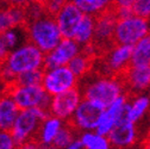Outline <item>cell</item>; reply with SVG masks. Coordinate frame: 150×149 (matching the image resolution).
<instances>
[{
	"instance_id": "e575fe53",
	"label": "cell",
	"mask_w": 150,
	"mask_h": 149,
	"mask_svg": "<svg viewBox=\"0 0 150 149\" xmlns=\"http://www.w3.org/2000/svg\"><path fill=\"white\" fill-rule=\"evenodd\" d=\"M135 3V0H113V9L120 10V9H129L131 10Z\"/></svg>"
},
{
	"instance_id": "60d3db41",
	"label": "cell",
	"mask_w": 150,
	"mask_h": 149,
	"mask_svg": "<svg viewBox=\"0 0 150 149\" xmlns=\"http://www.w3.org/2000/svg\"><path fill=\"white\" fill-rule=\"evenodd\" d=\"M146 92H148V93H146V94H148V96H149V97H150V87H149V89H148V91H146Z\"/></svg>"
},
{
	"instance_id": "30bf717a",
	"label": "cell",
	"mask_w": 150,
	"mask_h": 149,
	"mask_svg": "<svg viewBox=\"0 0 150 149\" xmlns=\"http://www.w3.org/2000/svg\"><path fill=\"white\" fill-rule=\"evenodd\" d=\"M82 99L83 97L79 87L54 96L50 100L49 114L50 116L57 117L63 122H69Z\"/></svg>"
},
{
	"instance_id": "4fadbf2b",
	"label": "cell",
	"mask_w": 150,
	"mask_h": 149,
	"mask_svg": "<svg viewBox=\"0 0 150 149\" xmlns=\"http://www.w3.org/2000/svg\"><path fill=\"white\" fill-rule=\"evenodd\" d=\"M120 77L127 94L144 93L150 87V66L131 65Z\"/></svg>"
},
{
	"instance_id": "83f0119b",
	"label": "cell",
	"mask_w": 150,
	"mask_h": 149,
	"mask_svg": "<svg viewBox=\"0 0 150 149\" xmlns=\"http://www.w3.org/2000/svg\"><path fill=\"white\" fill-rule=\"evenodd\" d=\"M24 26L21 28H14L11 30H7L6 32L1 33L3 38L6 43V45L8 47L10 50H13L14 48L19 47L21 45V38H22V35H21V29H23Z\"/></svg>"
},
{
	"instance_id": "ffe728a7",
	"label": "cell",
	"mask_w": 150,
	"mask_h": 149,
	"mask_svg": "<svg viewBox=\"0 0 150 149\" xmlns=\"http://www.w3.org/2000/svg\"><path fill=\"white\" fill-rule=\"evenodd\" d=\"M63 126V121H61L57 117H54V116H48L40 126L38 130V134H37V140L41 142V144L43 147L45 145H50L54 143L56 136L60 133V130Z\"/></svg>"
},
{
	"instance_id": "3957f363",
	"label": "cell",
	"mask_w": 150,
	"mask_h": 149,
	"mask_svg": "<svg viewBox=\"0 0 150 149\" xmlns=\"http://www.w3.org/2000/svg\"><path fill=\"white\" fill-rule=\"evenodd\" d=\"M25 30L29 42L44 54L51 51L63 38L55 17L49 14H44L38 19L28 22L25 24Z\"/></svg>"
},
{
	"instance_id": "b9f144b4",
	"label": "cell",
	"mask_w": 150,
	"mask_h": 149,
	"mask_svg": "<svg viewBox=\"0 0 150 149\" xmlns=\"http://www.w3.org/2000/svg\"><path fill=\"white\" fill-rule=\"evenodd\" d=\"M0 1H10V0H0Z\"/></svg>"
},
{
	"instance_id": "5bb4252c",
	"label": "cell",
	"mask_w": 150,
	"mask_h": 149,
	"mask_svg": "<svg viewBox=\"0 0 150 149\" xmlns=\"http://www.w3.org/2000/svg\"><path fill=\"white\" fill-rule=\"evenodd\" d=\"M127 100H129V94L126 93V94L119 97L118 99H116L113 103L110 104L107 107H105L103 110L99 124L96 129L97 133L107 136L111 133V130L120 121L124 119Z\"/></svg>"
},
{
	"instance_id": "277c9868",
	"label": "cell",
	"mask_w": 150,
	"mask_h": 149,
	"mask_svg": "<svg viewBox=\"0 0 150 149\" xmlns=\"http://www.w3.org/2000/svg\"><path fill=\"white\" fill-rule=\"evenodd\" d=\"M132 47L115 43L104 54L98 56V73L103 75L120 77L131 66Z\"/></svg>"
},
{
	"instance_id": "4dcf8cb0",
	"label": "cell",
	"mask_w": 150,
	"mask_h": 149,
	"mask_svg": "<svg viewBox=\"0 0 150 149\" xmlns=\"http://www.w3.org/2000/svg\"><path fill=\"white\" fill-rule=\"evenodd\" d=\"M68 1L69 0H44L42 3H43L45 13L51 17H55Z\"/></svg>"
},
{
	"instance_id": "8992f818",
	"label": "cell",
	"mask_w": 150,
	"mask_h": 149,
	"mask_svg": "<svg viewBox=\"0 0 150 149\" xmlns=\"http://www.w3.org/2000/svg\"><path fill=\"white\" fill-rule=\"evenodd\" d=\"M5 92L12 97V99L21 110L41 107L49 111L51 96H49L45 92L42 85L21 86L11 84L6 86Z\"/></svg>"
},
{
	"instance_id": "484cf974",
	"label": "cell",
	"mask_w": 150,
	"mask_h": 149,
	"mask_svg": "<svg viewBox=\"0 0 150 149\" xmlns=\"http://www.w3.org/2000/svg\"><path fill=\"white\" fill-rule=\"evenodd\" d=\"M43 73L44 69H32L28 70L25 73H22L17 75L13 84L21 85V86H35V85H41L43 79Z\"/></svg>"
},
{
	"instance_id": "f1b7e54d",
	"label": "cell",
	"mask_w": 150,
	"mask_h": 149,
	"mask_svg": "<svg viewBox=\"0 0 150 149\" xmlns=\"http://www.w3.org/2000/svg\"><path fill=\"white\" fill-rule=\"evenodd\" d=\"M24 9H25V14H26V23L35 21V19H38L42 16L47 14L42 1H33L29 4L28 6H25Z\"/></svg>"
},
{
	"instance_id": "603a6c76",
	"label": "cell",
	"mask_w": 150,
	"mask_h": 149,
	"mask_svg": "<svg viewBox=\"0 0 150 149\" xmlns=\"http://www.w3.org/2000/svg\"><path fill=\"white\" fill-rule=\"evenodd\" d=\"M76 5L83 14L97 17L113 9V0H70Z\"/></svg>"
},
{
	"instance_id": "d590c367",
	"label": "cell",
	"mask_w": 150,
	"mask_h": 149,
	"mask_svg": "<svg viewBox=\"0 0 150 149\" xmlns=\"http://www.w3.org/2000/svg\"><path fill=\"white\" fill-rule=\"evenodd\" d=\"M37 1V0H10V5H14V6H21V7H25L29 4Z\"/></svg>"
},
{
	"instance_id": "9c48e42d",
	"label": "cell",
	"mask_w": 150,
	"mask_h": 149,
	"mask_svg": "<svg viewBox=\"0 0 150 149\" xmlns=\"http://www.w3.org/2000/svg\"><path fill=\"white\" fill-rule=\"evenodd\" d=\"M118 17L113 9H111L96 17L94 38L92 44L97 49L98 54H104L115 44V32Z\"/></svg>"
},
{
	"instance_id": "8d00e7d4",
	"label": "cell",
	"mask_w": 150,
	"mask_h": 149,
	"mask_svg": "<svg viewBox=\"0 0 150 149\" xmlns=\"http://www.w3.org/2000/svg\"><path fill=\"white\" fill-rule=\"evenodd\" d=\"M82 148H83V145H82L80 138H75V140H74L73 142H70L64 149H82Z\"/></svg>"
},
{
	"instance_id": "8fae6325",
	"label": "cell",
	"mask_w": 150,
	"mask_h": 149,
	"mask_svg": "<svg viewBox=\"0 0 150 149\" xmlns=\"http://www.w3.org/2000/svg\"><path fill=\"white\" fill-rule=\"evenodd\" d=\"M103 110L104 109L97 104L82 99L68 123L80 134L85 131H94L99 124Z\"/></svg>"
},
{
	"instance_id": "d4e9b609",
	"label": "cell",
	"mask_w": 150,
	"mask_h": 149,
	"mask_svg": "<svg viewBox=\"0 0 150 149\" xmlns=\"http://www.w3.org/2000/svg\"><path fill=\"white\" fill-rule=\"evenodd\" d=\"M80 141L85 149H113L107 136L94 131H85L80 135Z\"/></svg>"
},
{
	"instance_id": "9a60e30c",
	"label": "cell",
	"mask_w": 150,
	"mask_h": 149,
	"mask_svg": "<svg viewBox=\"0 0 150 149\" xmlns=\"http://www.w3.org/2000/svg\"><path fill=\"white\" fill-rule=\"evenodd\" d=\"M107 137L113 149H127L135 145L138 140L137 124L123 119L111 130Z\"/></svg>"
},
{
	"instance_id": "7a4b0ae2",
	"label": "cell",
	"mask_w": 150,
	"mask_h": 149,
	"mask_svg": "<svg viewBox=\"0 0 150 149\" xmlns=\"http://www.w3.org/2000/svg\"><path fill=\"white\" fill-rule=\"evenodd\" d=\"M45 54L32 43H23L10 51L5 62L0 66L3 81L7 85L13 84L17 75L32 69H44Z\"/></svg>"
},
{
	"instance_id": "7c38bea8",
	"label": "cell",
	"mask_w": 150,
	"mask_h": 149,
	"mask_svg": "<svg viewBox=\"0 0 150 149\" xmlns=\"http://www.w3.org/2000/svg\"><path fill=\"white\" fill-rule=\"evenodd\" d=\"M82 47L73 38H62L51 51L45 54L44 68L68 66V63L81 51Z\"/></svg>"
},
{
	"instance_id": "1f68e13d",
	"label": "cell",
	"mask_w": 150,
	"mask_h": 149,
	"mask_svg": "<svg viewBox=\"0 0 150 149\" xmlns=\"http://www.w3.org/2000/svg\"><path fill=\"white\" fill-rule=\"evenodd\" d=\"M0 149H18V143L13 138L11 131L0 130Z\"/></svg>"
},
{
	"instance_id": "7402d4cb",
	"label": "cell",
	"mask_w": 150,
	"mask_h": 149,
	"mask_svg": "<svg viewBox=\"0 0 150 149\" xmlns=\"http://www.w3.org/2000/svg\"><path fill=\"white\" fill-rule=\"evenodd\" d=\"M94 56H92L81 49V51L68 63V68L75 74V77L82 79L92 72L93 67H94Z\"/></svg>"
},
{
	"instance_id": "6da1fadb",
	"label": "cell",
	"mask_w": 150,
	"mask_h": 149,
	"mask_svg": "<svg viewBox=\"0 0 150 149\" xmlns=\"http://www.w3.org/2000/svg\"><path fill=\"white\" fill-rule=\"evenodd\" d=\"M82 79L85 80L80 91L83 99L97 104L101 109L107 107L116 99L126 94L122 77L103 75L99 73L92 77L89 73Z\"/></svg>"
},
{
	"instance_id": "ac0fdd59",
	"label": "cell",
	"mask_w": 150,
	"mask_h": 149,
	"mask_svg": "<svg viewBox=\"0 0 150 149\" xmlns=\"http://www.w3.org/2000/svg\"><path fill=\"white\" fill-rule=\"evenodd\" d=\"M25 24L26 14L24 7L10 5L8 7L0 9V35L14 28L25 26Z\"/></svg>"
},
{
	"instance_id": "ab89813d",
	"label": "cell",
	"mask_w": 150,
	"mask_h": 149,
	"mask_svg": "<svg viewBox=\"0 0 150 149\" xmlns=\"http://www.w3.org/2000/svg\"><path fill=\"white\" fill-rule=\"evenodd\" d=\"M146 136H149V137H150V117H149V124H148V134H146Z\"/></svg>"
},
{
	"instance_id": "2e32d148",
	"label": "cell",
	"mask_w": 150,
	"mask_h": 149,
	"mask_svg": "<svg viewBox=\"0 0 150 149\" xmlns=\"http://www.w3.org/2000/svg\"><path fill=\"white\" fill-rule=\"evenodd\" d=\"M82 17V11L70 0L55 16V21L59 25L63 38H73L75 30H76Z\"/></svg>"
},
{
	"instance_id": "7bdbcfd3",
	"label": "cell",
	"mask_w": 150,
	"mask_h": 149,
	"mask_svg": "<svg viewBox=\"0 0 150 149\" xmlns=\"http://www.w3.org/2000/svg\"><path fill=\"white\" fill-rule=\"evenodd\" d=\"M37 1H44V0H37Z\"/></svg>"
},
{
	"instance_id": "74e56055",
	"label": "cell",
	"mask_w": 150,
	"mask_h": 149,
	"mask_svg": "<svg viewBox=\"0 0 150 149\" xmlns=\"http://www.w3.org/2000/svg\"><path fill=\"white\" fill-rule=\"evenodd\" d=\"M141 149H150V137H149V136H146V137L144 138V141L142 142Z\"/></svg>"
},
{
	"instance_id": "ba28073f",
	"label": "cell",
	"mask_w": 150,
	"mask_h": 149,
	"mask_svg": "<svg viewBox=\"0 0 150 149\" xmlns=\"http://www.w3.org/2000/svg\"><path fill=\"white\" fill-rule=\"evenodd\" d=\"M80 79L68 68V66L44 68L42 87L49 96L54 97L60 93L79 87Z\"/></svg>"
},
{
	"instance_id": "44dd1931",
	"label": "cell",
	"mask_w": 150,
	"mask_h": 149,
	"mask_svg": "<svg viewBox=\"0 0 150 149\" xmlns=\"http://www.w3.org/2000/svg\"><path fill=\"white\" fill-rule=\"evenodd\" d=\"M94 26H96V17L83 14L76 30H75L73 40L76 41L81 47L92 44L93 38H94Z\"/></svg>"
},
{
	"instance_id": "52a82bcc",
	"label": "cell",
	"mask_w": 150,
	"mask_h": 149,
	"mask_svg": "<svg viewBox=\"0 0 150 149\" xmlns=\"http://www.w3.org/2000/svg\"><path fill=\"white\" fill-rule=\"evenodd\" d=\"M149 32L150 21L132 13L124 18H118L115 32V43L132 47Z\"/></svg>"
},
{
	"instance_id": "d6a6232c",
	"label": "cell",
	"mask_w": 150,
	"mask_h": 149,
	"mask_svg": "<svg viewBox=\"0 0 150 149\" xmlns=\"http://www.w3.org/2000/svg\"><path fill=\"white\" fill-rule=\"evenodd\" d=\"M18 149H43V145L37 138H32V140H29V141L19 144L18 145Z\"/></svg>"
},
{
	"instance_id": "5b68a950",
	"label": "cell",
	"mask_w": 150,
	"mask_h": 149,
	"mask_svg": "<svg viewBox=\"0 0 150 149\" xmlns=\"http://www.w3.org/2000/svg\"><path fill=\"white\" fill-rule=\"evenodd\" d=\"M49 111L36 107V109H29V110H21L12 129L10 130L13 138L18 143V145L36 138V135L38 134V130L41 126V123L49 116Z\"/></svg>"
},
{
	"instance_id": "cb8c5ba5",
	"label": "cell",
	"mask_w": 150,
	"mask_h": 149,
	"mask_svg": "<svg viewBox=\"0 0 150 149\" xmlns=\"http://www.w3.org/2000/svg\"><path fill=\"white\" fill-rule=\"evenodd\" d=\"M131 65L150 66V32L132 45Z\"/></svg>"
},
{
	"instance_id": "836d02e7",
	"label": "cell",
	"mask_w": 150,
	"mask_h": 149,
	"mask_svg": "<svg viewBox=\"0 0 150 149\" xmlns=\"http://www.w3.org/2000/svg\"><path fill=\"white\" fill-rule=\"evenodd\" d=\"M10 49H8V47L6 45V43H5V41H4V38H3V36L0 35V66H1L4 62H5V60H6V57H7V55L10 54Z\"/></svg>"
},
{
	"instance_id": "4316f807",
	"label": "cell",
	"mask_w": 150,
	"mask_h": 149,
	"mask_svg": "<svg viewBox=\"0 0 150 149\" xmlns=\"http://www.w3.org/2000/svg\"><path fill=\"white\" fill-rule=\"evenodd\" d=\"M75 133H76V130H75L68 122L64 123L52 144L60 149H64L70 142H73L75 140Z\"/></svg>"
},
{
	"instance_id": "e0dca14e",
	"label": "cell",
	"mask_w": 150,
	"mask_h": 149,
	"mask_svg": "<svg viewBox=\"0 0 150 149\" xmlns=\"http://www.w3.org/2000/svg\"><path fill=\"white\" fill-rule=\"evenodd\" d=\"M149 111H150V97L148 94L139 93V94H134L131 98L129 96L124 119L137 124L139 121L144 118V116Z\"/></svg>"
},
{
	"instance_id": "f546056e",
	"label": "cell",
	"mask_w": 150,
	"mask_h": 149,
	"mask_svg": "<svg viewBox=\"0 0 150 149\" xmlns=\"http://www.w3.org/2000/svg\"><path fill=\"white\" fill-rule=\"evenodd\" d=\"M131 11L134 14L150 21V0H135Z\"/></svg>"
},
{
	"instance_id": "f35d334b",
	"label": "cell",
	"mask_w": 150,
	"mask_h": 149,
	"mask_svg": "<svg viewBox=\"0 0 150 149\" xmlns=\"http://www.w3.org/2000/svg\"><path fill=\"white\" fill-rule=\"evenodd\" d=\"M43 149H60V148H57V147L54 145V144H50V145H45V147H43Z\"/></svg>"
},
{
	"instance_id": "d6986e66",
	"label": "cell",
	"mask_w": 150,
	"mask_h": 149,
	"mask_svg": "<svg viewBox=\"0 0 150 149\" xmlns=\"http://www.w3.org/2000/svg\"><path fill=\"white\" fill-rule=\"evenodd\" d=\"M19 112L21 109L17 106L8 93L4 92L0 94V130L10 131Z\"/></svg>"
}]
</instances>
